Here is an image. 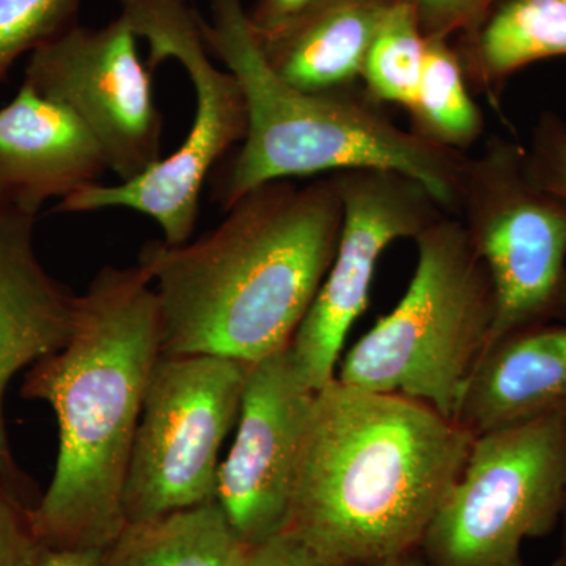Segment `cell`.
<instances>
[{
  "label": "cell",
  "mask_w": 566,
  "mask_h": 566,
  "mask_svg": "<svg viewBox=\"0 0 566 566\" xmlns=\"http://www.w3.org/2000/svg\"><path fill=\"white\" fill-rule=\"evenodd\" d=\"M419 18L427 39H453L485 17L497 0H403Z\"/></svg>",
  "instance_id": "cell-24"
},
{
  "label": "cell",
  "mask_w": 566,
  "mask_h": 566,
  "mask_svg": "<svg viewBox=\"0 0 566 566\" xmlns=\"http://www.w3.org/2000/svg\"><path fill=\"white\" fill-rule=\"evenodd\" d=\"M226 212L199 240L142 249L167 356L255 364L289 348L333 264L344 222L333 175L266 182Z\"/></svg>",
  "instance_id": "cell-2"
},
{
  "label": "cell",
  "mask_w": 566,
  "mask_h": 566,
  "mask_svg": "<svg viewBox=\"0 0 566 566\" xmlns=\"http://www.w3.org/2000/svg\"><path fill=\"white\" fill-rule=\"evenodd\" d=\"M120 14L134 35L150 48L147 65L180 63L196 93V112L188 136L172 155L147 172L120 185H93L54 207L80 214L126 208L148 216L167 245L191 240L200 216V196L208 177L227 153L248 136V102L240 81L212 62L200 29V13L188 0H120Z\"/></svg>",
  "instance_id": "cell-6"
},
{
  "label": "cell",
  "mask_w": 566,
  "mask_h": 566,
  "mask_svg": "<svg viewBox=\"0 0 566 566\" xmlns=\"http://www.w3.org/2000/svg\"><path fill=\"white\" fill-rule=\"evenodd\" d=\"M527 169L536 185L566 200V120L542 112L526 148Z\"/></svg>",
  "instance_id": "cell-22"
},
{
  "label": "cell",
  "mask_w": 566,
  "mask_h": 566,
  "mask_svg": "<svg viewBox=\"0 0 566 566\" xmlns=\"http://www.w3.org/2000/svg\"><path fill=\"white\" fill-rule=\"evenodd\" d=\"M35 227L36 216L0 208V486L31 506L41 494L11 452L3 397L14 376L69 342L77 297L41 263Z\"/></svg>",
  "instance_id": "cell-13"
},
{
  "label": "cell",
  "mask_w": 566,
  "mask_h": 566,
  "mask_svg": "<svg viewBox=\"0 0 566 566\" xmlns=\"http://www.w3.org/2000/svg\"><path fill=\"white\" fill-rule=\"evenodd\" d=\"M392 566H428L424 564V560L422 557H420V554H412V556L403 558V560L397 562V564H394Z\"/></svg>",
  "instance_id": "cell-28"
},
{
  "label": "cell",
  "mask_w": 566,
  "mask_h": 566,
  "mask_svg": "<svg viewBox=\"0 0 566 566\" xmlns=\"http://www.w3.org/2000/svg\"><path fill=\"white\" fill-rule=\"evenodd\" d=\"M249 368L208 354L159 357L123 491L126 523L214 501L221 449L237 427Z\"/></svg>",
  "instance_id": "cell-9"
},
{
  "label": "cell",
  "mask_w": 566,
  "mask_h": 566,
  "mask_svg": "<svg viewBox=\"0 0 566 566\" xmlns=\"http://www.w3.org/2000/svg\"><path fill=\"white\" fill-rule=\"evenodd\" d=\"M566 505V412L479 436L420 545L428 566H527Z\"/></svg>",
  "instance_id": "cell-7"
},
{
  "label": "cell",
  "mask_w": 566,
  "mask_h": 566,
  "mask_svg": "<svg viewBox=\"0 0 566 566\" xmlns=\"http://www.w3.org/2000/svg\"><path fill=\"white\" fill-rule=\"evenodd\" d=\"M314 398L290 346L251 364L216 486V502L245 545H262L285 528Z\"/></svg>",
  "instance_id": "cell-12"
},
{
  "label": "cell",
  "mask_w": 566,
  "mask_h": 566,
  "mask_svg": "<svg viewBox=\"0 0 566 566\" xmlns=\"http://www.w3.org/2000/svg\"><path fill=\"white\" fill-rule=\"evenodd\" d=\"M251 553L214 499L128 521L99 566H245Z\"/></svg>",
  "instance_id": "cell-18"
},
{
  "label": "cell",
  "mask_w": 566,
  "mask_h": 566,
  "mask_svg": "<svg viewBox=\"0 0 566 566\" xmlns=\"http://www.w3.org/2000/svg\"><path fill=\"white\" fill-rule=\"evenodd\" d=\"M163 356L161 311L144 263L104 266L76 297L73 331L29 368L21 395L59 424L54 475L31 510L41 546L99 547L125 527L123 491L145 394Z\"/></svg>",
  "instance_id": "cell-3"
},
{
  "label": "cell",
  "mask_w": 566,
  "mask_h": 566,
  "mask_svg": "<svg viewBox=\"0 0 566 566\" xmlns=\"http://www.w3.org/2000/svg\"><path fill=\"white\" fill-rule=\"evenodd\" d=\"M200 14L208 50L243 87L248 136L219 167L214 200L229 210L266 182L346 170H392L422 182L446 214L460 208L468 155L444 150L395 125L363 91L311 93L275 76L243 0H210Z\"/></svg>",
  "instance_id": "cell-4"
},
{
  "label": "cell",
  "mask_w": 566,
  "mask_h": 566,
  "mask_svg": "<svg viewBox=\"0 0 566 566\" xmlns=\"http://www.w3.org/2000/svg\"><path fill=\"white\" fill-rule=\"evenodd\" d=\"M107 170L84 123L25 82L0 107V208L39 216L48 200L98 185Z\"/></svg>",
  "instance_id": "cell-14"
},
{
  "label": "cell",
  "mask_w": 566,
  "mask_h": 566,
  "mask_svg": "<svg viewBox=\"0 0 566 566\" xmlns=\"http://www.w3.org/2000/svg\"><path fill=\"white\" fill-rule=\"evenodd\" d=\"M312 0H256L255 6L248 10L249 22L256 39L277 32Z\"/></svg>",
  "instance_id": "cell-26"
},
{
  "label": "cell",
  "mask_w": 566,
  "mask_h": 566,
  "mask_svg": "<svg viewBox=\"0 0 566 566\" xmlns=\"http://www.w3.org/2000/svg\"><path fill=\"white\" fill-rule=\"evenodd\" d=\"M469 88L499 107L521 70L566 55V0H497L482 20L455 35Z\"/></svg>",
  "instance_id": "cell-17"
},
{
  "label": "cell",
  "mask_w": 566,
  "mask_h": 566,
  "mask_svg": "<svg viewBox=\"0 0 566 566\" xmlns=\"http://www.w3.org/2000/svg\"><path fill=\"white\" fill-rule=\"evenodd\" d=\"M562 547L560 553H564L566 551V505H565V512L564 517H562Z\"/></svg>",
  "instance_id": "cell-29"
},
{
  "label": "cell",
  "mask_w": 566,
  "mask_h": 566,
  "mask_svg": "<svg viewBox=\"0 0 566 566\" xmlns=\"http://www.w3.org/2000/svg\"><path fill=\"white\" fill-rule=\"evenodd\" d=\"M553 566H566V551H564V553H558Z\"/></svg>",
  "instance_id": "cell-30"
},
{
  "label": "cell",
  "mask_w": 566,
  "mask_h": 566,
  "mask_svg": "<svg viewBox=\"0 0 566 566\" xmlns=\"http://www.w3.org/2000/svg\"><path fill=\"white\" fill-rule=\"evenodd\" d=\"M103 553L99 547L41 546L33 566H99Z\"/></svg>",
  "instance_id": "cell-27"
},
{
  "label": "cell",
  "mask_w": 566,
  "mask_h": 566,
  "mask_svg": "<svg viewBox=\"0 0 566 566\" xmlns=\"http://www.w3.org/2000/svg\"><path fill=\"white\" fill-rule=\"evenodd\" d=\"M122 14L103 28L76 25L33 51L25 84L69 107L122 181L161 161L164 118L153 73Z\"/></svg>",
  "instance_id": "cell-11"
},
{
  "label": "cell",
  "mask_w": 566,
  "mask_h": 566,
  "mask_svg": "<svg viewBox=\"0 0 566 566\" xmlns=\"http://www.w3.org/2000/svg\"><path fill=\"white\" fill-rule=\"evenodd\" d=\"M566 412V323L542 324L488 346L453 420L472 436Z\"/></svg>",
  "instance_id": "cell-15"
},
{
  "label": "cell",
  "mask_w": 566,
  "mask_h": 566,
  "mask_svg": "<svg viewBox=\"0 0 566 566\" xmlns=\"http://www.w3.org/2000/svg\"><path fill=\"white\" fill-rule=\"evenodd\" d=\"M455 218L493 283L486 348L516 331L566 323V200L536 185L523 145L493 136L468 159Z\"/></svg>",
  "instance_id": "cell-8"
},
{
  "label": "cell",
  "mask_w": 566,
  "mask_h": 566,
  "mask_svg": "<svg viewBox=\"0 0 566 566\" xmlns=\"http://www.w3.org/2000/svg\"><path fill=\"white\" fill-rule=\"evenodd\" d=\"M395 0H312L293 20L259 40L275 76L311 93L360 85L365 52Z\"/></svg>",
  "instance_id": "cell-16"
},
{
  "label": "cell",
  "mask_w": 566,
  "mask_h": 566,
  "mask_svg": "<svg viewBox=\"0 0 566 566\" xmlns=\"http://www.w3.org/2000/svg\"><path fill=\"white\" fill-rule=\"evenodd\" d=\"M474 438L434 408L333 379L315 392L282 534L335 566L419 553Z\"/></svg>",
  "instance_id": "cell-1"
},
{
  "label": "cell",
  "mask_w": 566,
  "mask_h": 566,
  "mask_svg": "<svg viewBox=\"0 0 566 566\" xmlns=\"http://www.w3.org/2000/svg\"><path fill=\"white\" fill-rule=\"evenodd\" d=\"M415 243L405 296L349 349L335 378L368 392L403 395L453 419L493 329V283L460 219L444 216Z\"/></svg>",
  "instance_id": "cell-5"
},
{
  "label": "cell",
  "mask_w": 566,
  "mask_h": 566,
  "mask_svg": "<svg viewBox=\"0 0 566 566\" xmlns=\"http://www.w3.org/2000/svg\"><path fill=\"white\" fill-rule=\"evenodd\" d=\"M245 566H335L327 564L314 553L286 534H279L262 545L252 547Z\"/></svg>",
  "instance_id": "cell-25"
},
{
  "label": "cell",
  "mask_w": 566,
  "mask_h": 566,
  "mask_svg": "<svg viewBox=\"0 0 566 566\" xmlns=\"http://www.w3.org/2000/svg\"><path fill=\"white\" fill-rule=\"evenodd\" d=\"M452 39H427L419 87L409 104V132L444 150L463 153L485 133V117L472 98Z\"/></svg>",
  "instance_id": "cell-19"
},
{
  "label": "cell",
  "mask_w": 566,
  "mask_h": 566,
  "mask_svg": "<svg viewBox=\"0 0 566 566\" xmlns=\"http://www.w3.org/2000/svg\"><path fill=\"white\" fill-rule=\"evenodd\" d=\"M333 177L344 207L340 240L290 345L297 374L314 392L337 376L346 337L367 311L376 266L386 249L400 240L415 241L449 216L422 182L408 175L365 169Z\"/></svg>",
  "instance_id": "cell-10"
},
{
  "label": "cell",
  "mask_w": 566,
  "mask_h": 566,
  "mask_svg": "<svg viewBox=\"0 0 566 566\" xmlns=\"http://www.w3.org/2000/svg\"><path fill=\"white\" fill-rule=\"evenodd\" d=\"M82 0H0V82L24 54L77 24Z\"/></svg>",
  "instance_id": "cell-21"
},
{
  "label": "cell",
  "mask_w": 566,
  "mask_h": 566,
  "mask_svg": "<svg viewBox=\"0 0 566 566\" xmlns=\"http://www.w3.org/2000/svg\"><path fill=\"white\" fill-rule=\"evenodd\" d=\"M427 36L409 3L395 0L365 52L360 85L374 102L408 109L422 76Z\"/></svg>",
  "instance_id": "cell-20"
},
{
  "label": "cell",
  "mask_w": 566,
  "mask_h": 566,
  "mask_svg": "<svg viewBox=\"0 0 566 566\" xmlns=\"http://www.w3.org/2000/svg\"><path fill=\"white\" fill-rule=\"evenodd\" d=\"M0 486V566H33L40 543L33 532L31 510Z\"/></svg>",
  "instance_id": "cell-23"
}]
</instances>
